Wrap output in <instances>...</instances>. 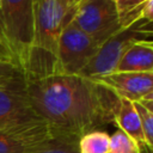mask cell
Instances as JSON below:
<instances>
[{
    "label": "cell",
    "instance_id": "1",
    "mask_svg": "<svg viewBox=\"0 0 153 153\" xmlns=\"http://www.w3.org/2000/svg\"><path fill=\"white\" fill-rule=\"evenodd\" d=\"M32 111L53 134L80 137L114 123L120 98L94 79L55 74L26 81Z\"/></svg>",
    "mask_w": 153,
    "mask_h": 153
},
{
    "label": "cell",
    "instance_id": "2",
    "mask_svg": "<svg viewBox=\"0 0 153 153\" xmlns=\"http://www.w3.org/2000/svg\"><path fill=\"white\" fill-rule=\"evenodd\" d=\"M79 0H33V39L24 69L26 81L56 74L60 37Z\"/></svg>",
    "mask_w": 153,
    "mask_h": 153
},
{
    "label": "cell",
    "instance_id": "3",
    "mask_svg": "<svg viewBox=\"0 0 153 153\" xmlns=\"http://www.w3.org/2000/svg\"><path fill=\"white\" fill-rule=\"evenodd\" d=\"M0 39L24 73L33 39V0H0Z\"/></svg>",
    "mask_w": 153,
    "mask_h": 153
},
{
    "label": "cell",
    "instance_id": "4",
    "mask_svg": "<svg viewBox=\"0 0 153 153\" xmlns=\"http://www.w3.org/2000/svg\"><path fill=\"white\" fill-rule=\"evenodd\" d=\"M152 23L140 19L131 26L120 30L104 42L96 56L79 75L96 79L114 73L122 55L131 44L140 41H152Z\"/></svg>",
    "mask_w": 153,
    "mask_h": 153
},
{
    "label": "cell",
    "instance_id": "5",
    "mask_svg": "<svg viewBox=\"0 0 153 153\" xmlns=\"http://www.w3.org/2000/svg\"><path fill=\"white\" fill-rule=\"evenodd\" d=\"M71 23L86 33L98 47L122 30L115 0H79Z\"/></svg>",
    "mask_w": 153,
    "mask_h": 153
},
{
    "label": "cell",
    "instance_id": "6",
    "mask_svg": "<svg viewBox=\"0 0 153 153\" xmlns=\"http://www.w3.org/2000/svg\"><path fill=\"white\" fill-rule=\"evenodd\" d=\"M99 48L86 33L69 23L60 37L56 74L79 75Z\"/></svg>",
    "mask_w": 153,
    "mask_h": 153
},
{
    "label": "cell",
    "instance_id": "7",
    "mask_svg": "<svg viewBox=\"0 0 153 153\" xmlns=\"http://www.w3.org/2000/svg\"><path fill=\"white\" fill-rule=\"evenodd\" d=\"M43 121L27 122L0 129V153H27L51 136Z\"/></svg>",
    "mask_w": 153,
    "mask_h": 153
},
{
    "label": "cell",
    "instance_id": "8",
    "mask_svg": "<svg viewBox=\"0 0 153 153\" xmlns=\"http://www.w3.org/2000/svg\"><path fill=\"white\" fill-rule=\"evenodd\" d=\"M94 80L110 88L118 98L130 102L153 99V73L114 72Z\"/></svg>",
    "mask_w": 153,
    "mask_h": 153
},
{
    "label": "cell",
    "instance_id": "9",
    "mask_svg": "<svg viewBox=\"0 0 153 153\" xmlns=\"http://www.w3.org/2000/svg\"><path fill=\"white\" fill-rule=\"evenodd\" d=\"M36 121L41 120L32 111L25 91L0 87V129Z\"/></svg>",
    "mask_w": 153,
    "mask_h": 153
},
{
    "label": "cell",
    "instance_id": "10",
    "mask_svg": "<svg viewBox=\"0 0 153 153\" xmlns=\"http://www.w3.org/2000/svg\"><path fill=\"white\" fill-rule=\"evenodd\" d=\"M115 72L153 73V42L140 41L131 44L122 55Z\"/></svg>",
    "mask_w": 153,
    "mask_h": 153
},
{
    "label": "cell",
    "instance_id": "11",
    "mask_svg": "<svg viewBox=\"0 0 153 153\" xmlns=\"http://www.w3.org/2000/svg\"><path fill=\"white\" fill-rule=\"evenodd\" d=\"M114 123L117 126V128L120 130H122L124 134H127L137 145L146 143L143 131L141 128V123H140V118L134 108L133 102H130L128 99L120 98V108L115 116Z\"/></svg>",
    "mask_w": 153,
    "mask_h": 153
},
{
    "label": "cell",
    "instance_id": "12",
    "mask_svg": "<svg viewBox=\"0 0 153 153\" xmlns=\"http://www.w3.org/2000/svg\"><path fill=\"white\" fill-rule=\"evenodd\" d=\"M79 137L62 134H51L41 145L30 149L27 153H79Z\"/></svg>",
    "mask_w": 153,
    "mask_h": 153
},
{
    "label": "cell",
    "instance_id": "13",
    "mask_svg": "<svg viewBox=\"0 0 153 153\" xmlns=\"http://www.w3.org/2000/svg\"><path fill=\"white\" fill-rule=\"evenodd\" d=\"M110 135L105 130H92L79 137V153H109Z\"/></svg>",
    "mask_w": 153,
    "mask_h": 153
},
{
    "label": "cell",
    "instance_id": "14",
    "mask_svg": "<svg viewBox=\"0 0 153 153\" xmlns=\"http://www.w3.org/2000/svg\"><path fill=\"white\" fill-rule=\"evenodd\" d=\"M145 0H115L117 18L121 29H126L141 19Z\"/></svg>",
    "mask_w": 153,
    "mask_h": 153
},
{
    "label": "cell",
    "instance_id": "15",
    "mask_svg": "<svg viewBox=\"0 0 153 153\" xmlns=\"http://www.w3.org/2000/svg\"><path fill=\"white\" fill-rule=\"evenodd\" d=\"M0 87L25 91L26 78L23 71L11 62L0 61Z\"/></svg>",
    "mask_w": 153,
    "mask_h": 153
},
{
    "label": "cell",
    "instance_id": "16",
    "mask_svg": "<svg viewBox=\"0 0 153 153\" xmlns=\"http://www.w3.org/2000/svg\"><path fill=\"white\" fill-rule=\"evenodd\" d=\"M109 153H139V146L127 134L117 129L110 135Z\"/></svg>",
    "mask_w": 153,
    "mask_h": 153
},
{
    "label": "cell",
    "instance_id": "17",
    "mask_svg": "<svg viewBox=\"0 0 153 153\" xmlns=\"http://www.w3.org/2000/svg\"><path fill=\"white\" fill-rule=\"evenodd\" d=\"M133 104L139 115L146 143H147V146L153 147V111L147 110L137 102H133Z\"/></svg>",
    "mask_w": 153,
    "mask_h": 153
},
{
    "label": "cell",
    "instance_id": "18",
    "mask_svg": "<svg viewBox=\"0 0 153 153\" xmlns=\"http://www.w3.org/2000/svg\"><path fill=\"white\" fill-rule=\"evenodd\" d=\"M141 19L153 22V1L152 0H145V4L141 10Z\"/></svg>",
    "mask_w": 153,
    "mask_h": 153
},
{
    "label": "cell",
    "instance_id": "19",
    "mask_svg": "<svg viewBox=\"0 0 153 153\" xmlns=\"http://www.w3.org/2000/svg\"><path fill=\"white\" fill-rule=\"evenodd\" d=\"M0 61L4 62H11L13 65H16L14 62V57L12 55V53L10 51V49L7 48V45L0 39ZM17 66V65H16Z\"/></svg>",
    "mask_w": 153,
    "mask_h": 153
},
{
    "label": "cell",
    "instance_id": "20",
    "mask_svg": "<svg viewBox=\"0 0 153 153\" xmlns=\"http://www.w3.org/2000/svg\"><path fill=\"white\" fill-rule=\"evenodd\" d=\"M137 146H139V153H152L153 152V147H149L146 143L137 145Z\"/></svg>",
    "mask_w": 153,
    "mask_h": 153
}]
</instances>
